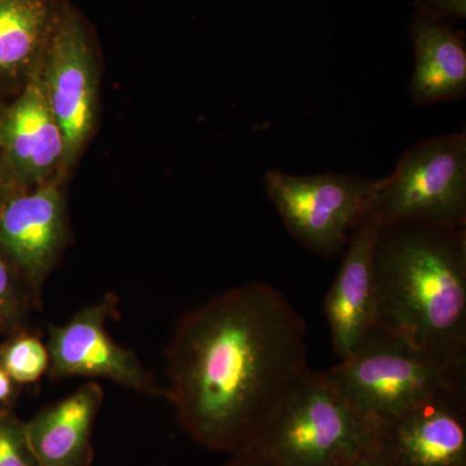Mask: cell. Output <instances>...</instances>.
<instances>
[{
    "label": "cell",
    "mask_w": 466,
    "mask_h": 466,
    "mask_svg": "<svg viewBox=\"0 0 466 466\" xmlns=\"http://www.w3.org/2000/svg\"><path fill=\"white\" fill-rule=\"evenodd\" d=\"M103 401L99 383L87 382L25 421L27 440L38 465L91 466L92 434Z\"/></svg>",
    "instance_id": "13"
},
{
    "label": "cell",
    "mask_w": 466,
    "mask_h": 466,
    "mask_svg": "<svg viewBox=\"0 0 466 466\" xmlns=\"http://www.w3.org/2000/svg\"><path fill=\"white\" fill-rule=\"evenodd\" d=\"M66 238V198L55 180L15 189L0 202V253L23 279L38 311Z\"/></svg>",
    "instance_id": "8"
},
{
    "label": "cell",
    "mask_w": 466,
    "mask_h": 466,
    "mask_svg": "<svg viewBox=\"0 0 466 466\" xmlns=\"http://www.w3.org/2000/svg\"><path fill=\"white\" fill-rule=\"evenodd\" d=\"M465 394L438 395L377 424V452L390 466H466Z\"/></svg>",
    "instance_id": "10"
},
{
    "label": "cell",
    "mask_w": 466,
    "mask_h": 466,
    "mask_svg": "<svg viewBox=\"0 0 466 466\" xmlns=\"http://www.w3.org/2000/svg\"><path fill=\"white\" fill-rule=\"evenodd\" d=\"M225 466H275L271 462L254 453L253 451L244 450L232 455V459Z\"/></svg>",
    "instance_id": "21"
},
{
    "label": "cell",
    "mask_w": 466,
    "mask_h": 466,
    "mask_svg": "<svg viewBox=\"0 0 466 466\" xmlns=\"http://www.w3.org/2000/svg\"><path fill=\"white\" fill-rule=\"evenodd\" d=\"M416 66L410 82L416 106L459 101L466 96V48L461 34L417 12L410 23Z\"/></svg>",
    "instance_id": "14"
},
{
    "label": "cell",
    "mask_w": 466,
    "mask_h": 466,
    "mask_svg": "<svg viewBox=\"0 0 466 466\" xmlns=\"http://www.w3.org/2000/svg\"><path fill=\"white\" fill-rule=\"evenodd\" d=\"M370 211L383 223L417 219L466 227V135L417 143L376 180Z\"/></svg>",
    "instance_id": "5"
},
{
    "label": "cell",
    "mask_w": 466,
    "mask_h": 466,
    "mask_svg": "<svg viewBox=\"0 0 466 466\" xmlns=\"http://www.w3.org/2000/svg\"><path fill=\"white\" fill-rule=\"evenodd\" d=\"M15 189H18L12 182L11 177L5 167V158H3L2 150H0V202L5 200L9 193L14 192Z\"/></svg>",
    "instance_id": "22"
},
{
    "label": "cell",
    "mask_w": 466,
    "mask_h": 466,
    "mask_svg": "<svg viewBox=\"0 0 466 466\" xmlns=\"http://www.w3.org/2000/svg\"><path fill=\"white\" fill-rule=\"evenodd\" d=\"M41 82L66 140V164L78 157L92 133L96 106V69L84 26L64 18L52 36Z\"/></svg>",
    "instance_id": "9"
},
{
    "label": "cell",
    "mask_w": 466,
    "mask_h": 466,
    "mask_svg": "<svg viewBox=\"0 0 466 466\" xmlns=\"http://www.w3.org/2000/svg\"><path fill=\"white\" fill-rule=\"evenodd\" d=\"M377 426L309 370L247 450L275 466H350L376 449Z\"/></svg>",
    "instance_id": "4"
},
{
    "label": "cell",
    "mask_w": 466,
    "mask_h": 466,
    "mask_svg": "<svg viewBox=\"0 0 466 466\" xmlns=\"http://www.w3.org/2000/svg\"><path fill=\"white\" fill-rule=\"evenodd\" d=\"M0 360L12 380L23 388L47 375L50 352L47 342L39 334L26 329L8 336L0 343Z\"/></svg>",
    "instance_id": "16"
},
{
    "label": "cell",
    "mask_w": 466,
    "mask_h": 466,
    "mask_svg": "<svg viewBox=\"0 0 466 466\" xmlns=\"http://www.w3.org/2000/svg\"><path fill=\"white\" fill-rule=\"evenodd\" d=\"M0 150L12 182L21 189L48 182L66 165V140L39 75L30 78L14 104L0 110Z\"/></svg>",
    "instance_id": "11"
},
{
    "label": "cell",
    "mask_w": 466,
    "mask_h": 466,
    "mask_svg": "<svg viewBox=\"0 0 466 466\" xmlns=\"http://www.w3.org/2000/svg\"><path fill=\"white\" fill-rule=\"evenodd\" d=\"M119 317V299L104 294L97 302L76 312L66 323L51 325L47 348L52 381L101 379L146 397L167 398V391L150 375L133 351L110 337L108 324Z\"/></svg>",
    "instance_id": "7"
},
{
    "label": "cell",
    "mask_w": 466,
    "mask_h": 466,
    "mask_svg": "<svg viewBox=\"0 0 466 466\" xmlns=\"http://www.w3.org/2000/svg\"><path fill=\"white\" fill-rule=\"evenodd\" d=\"M265 191L288 232L325 258L346 249L350 236L370 214L376 180L352 174L293 175L267 171Z\"/></svg>",
    "instance_id": "6"
},
{
    "label": "cell",
    "mask_w": 466,
    "mask_h": 466,
    "mask_svg": "<svg viewBox=\"0 0 466 466\" xmlns=\"http://www.w3.org/2000/svg\"><path fill=\"white\" fill-rule=\"evenodd\" d=\"M325 373L375 424L391 421L438 395L466 392V364L441 360L379 325Z\"/></svg>",
    "instance_id": "3"
},
{
    "label": "cell",
    "mask_w": 466,
    "mask_h": 466,
    "mask_svg": "<svg viewBox=\"0 0 466 466\" xmlns=\"http://www.w3.org/2000/svg\"><path fill=\"white\" fill-rule=\"evenodd\" d=\"M33 311H38L32 294L14 266L0 253V334L12 336L30 329Z\"/></svg>",
    "instance_id": "17"
},
{
    "label": "cell",
    "mask_w": 466,
    "mask_h": 466,
    "mask_svg": "<svg viewBox=\"0 0 466 466\" xmlns=\"http://www.w3.org/2000/svg\"><path fill=\"white\" fill-rule=\"evenodd\" d=\"M379 218L370 214L350 236L339 275L324 300L334 352L348 358L376 327L373 253Z\"/></svg>",
    "instance_id": "12"
},
{
    "label": "cell",
    "mask_w": 466,
    "mask_h": 466,
    "mask_svg": "<svg viewBox=\"0 0 466 466\" xmlns=\"http://www.w3.org/2000/svg\"><path fill=\"white\" fill-rule=\"evenodd\" d=\"M167 398L193 441L247 450L309 373L308 327L272 285L251 281L187 312L167 350Z\"/></svg>",
    "instance_id": "1"
},
{
    "label": "cell",
    "mask_w": 466,
    "mask_h": 466,
    "mask_svg": "<svg viewBox=\"0 0 466 466\" xmlns=\"http://www.w3.org/2000/svg\"><path fill=\"white\" fill-rule=\"evenodd\" d=\"M350 466H390L380 456L377 450L370 451V453L364 455L363 458L358 459Z\"/></svg>",
    "instance_id": "23"
},
{
    "label": "cell",
    "mask_w": 466,
    "mask_h": 466,
    "mask_svg": "<svg viewBox=\"0 0 466 466\" xmlns=\"http://www.w3.org/2000/svg\"><path fill=\"white\" fill-rule=\"evenodd\" d=\"M419 11L441 20L443 17H465V0H417Z\"/></svg>",
    "instance_id": "19"
},
{
    "label": "cell",
    "mask_w": 466,
    "mask_h": 466,
    "mask_svg": "<svg viewBox=\"0 0 466 466\" xmlns=\"http://www.w3.org/2000/svg\"><path fill=\"white\" fill-rule=\"evenodd\" d=\"M47 27L48 11L42 0H0V81L33 66Z\"/></svg>",
    "instance_id": "15"
},
{
    "label": "cell",
    "mask_w": 466,
    "mask_h": 466,
    "mask_svg": "<svg viewBox=\"0 0 466 466\" xmlns=\"http://www.w3.org/2000/svg\"><path fill=\"white\" fill-rule=\"evenodd\" d=\"M0 466H39L14 407H0Z\"/></svg>",
    "instance_id": "18"
},
{
    "label": "cell",
    "mask_w": 466,
    "mask_h": 466,
    "mask_svg": "<svg viewBox=\"0 0 466 466\" xmlns=\"http://www.w3.org/2000/svg\"><path fill=\"white\" fill-rule=\"evenodd\" d=\"M376 325L466 364V227L383 223L373 253Z\"/></svg>",
    "instance_id": "2"
},
{
    "label": "cell",
    "mask_w": 466,
    "mask_h": 466,
    "mask_svg": "<svg viewBox=\"0 0 466 466\" xmlns=\"http://www.w3.org/2000/svg\"><path fill=\"white\" fill-rule=\"evenodd\" d=\"M21 386L12 380L0 360V407H14Z\"/></svg>",
    "instance_id": "20"
}]
</instances>
